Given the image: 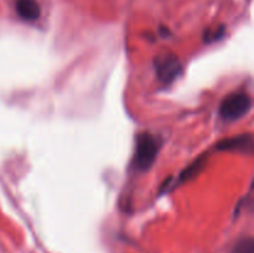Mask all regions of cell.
I'll return each instance as SVG.
<instances>
[{"mask_svg":"<svg viewBox=\"0 0 254 253\" xmlns=\"http://www.w3.org/2000/svg\"><path fill=\"white\" fill-rule=\"evenodd\" d=\"M160 139L150 133H141L136 136L133 166L139 171H146L155 163L160 150Z\"/></svg>","mask_w":254,"mask_h":253,"instance_id":"6da1fadb","label":"cell"},{"mask_svg":"<svg viewBox=\"0 0 254 253\" xmlns=\"http://www.w3.org/2000/svg\"><path fill=\"white\" fill-rule=\"evenodd\" d=\"M252 102L248 94L235 92L223 98L220 104V116L225 121H237L248 113Z\"/></svg>","mask_w":254,"mask_h":253,"instance_id":"7a4b0ae2","label":"cell"},{"mask_svg":"<svg viewBox=\"0 0 254 253\" xmlns=\"http://www.w3.org/2000/svg\"><path fill=\"white\" fill-rule=\"evenodd\" d=\"M154 68H155L159 81L169 84L180 76L183 72V64L176 55L168 52V54L159 55L155 57Z\"/></svg>","mask_w":254,"mask_h":253,"instance_id":"3957f363","label":"cell"},{"mask_svg":"<svg viewBox=\"0 0 254 253\" xmlns=\"http://www.w3.org/2000/svg\"><path fill=\"white\" fill-rule=\"evenodd\" d=\"M221 151H237L242 154L254 153V136L252 134H240L221 140L216 145Z\"/></svg>","mask_w":254,"mask_h":253,"instance_id":"277c9868","label":"cell"},{"mask_svg":"<svg viewBox=\"0 0 254 253\" xmlns=\"http://www.w3.org/2000/svg\"><path fill=\"white\" fill-rule=\"evenodd\" d=\"M15 10L25 21H35L41 14L40 5L36 0H15Z\"/></svg>","mask_w":254,"mask_h":253,"instance_id":"5b68a950","label":"cell"},{"mask_svg":"<svg viewBox=\"0 0 254 253\" xmlns=\"http://www.w3.org/2000/svg\"><path fill=\"white\" fill-rule=\"evenodd\" d=\"M206 163H207V156H198L196 160H193L190 165H188L183 171H181L180 176H179V181H180V183H186V181L191 180L192 178L197 176L198 174L203 170V168L206 166Z\"/></svg>","mask_w":254,"mask_h":253,"instance_id":"8992f818","label":"cell"},{"mask_svg":"<svg viewBox=\"0 0 254 253\" xmlns=\"http://www.w3.org/2000/svg\"><path fill=\"white\" fill-rule=\"evenodd\" d=\"M232 253H254V238L243 237L233 246Z\"/></svg>","mask_w":254,"mask_h":253,"instance_id":"52a82bcc","label":"cell"},{"mask_svg":"<svg viewBox=\"0 0 254 253\" xmlns=\"http://www.w3.org/2000/svg\"><path fill=\"white\" fill-rule=\"evenodd\" d=\"M225 34V27L220 26L215 30H208L205 35V41L211 42V41H216V40L221 39Z\"/></svg>","mask_w":254,"mask_h":253,"instance_id":"ba28073f","label":"cell"},{"mask_svg":"<svg viewBox=\"0 0 254 253\" xmlns=\"http://www.w3.org/2000/svg\"><path fill=\"white\" fill-rule=\"evenodd\" d=\"M252 190L254 191V181H253V184H252Z\"/></svg>","mask_w":254,"mask_h":253,"instance_id":"9c48e42d","label":"cell"}]
</instances>
